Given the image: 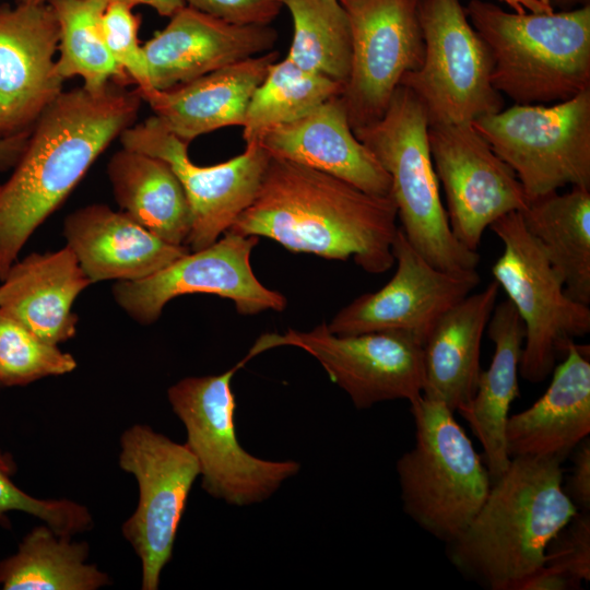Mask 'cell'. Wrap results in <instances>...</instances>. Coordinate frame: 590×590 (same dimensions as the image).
Listing matches in <instances>:
<instances>
[{
  "instance_id": "obj_1",
  "label": "cell",
  "mask_w": 590,
  "mask_h": 590,
  "mask_svg": "<svg viewBox=\"0 0 590 590\" xmlns=\"http://www.w3.org/2000/svg\"><path fill=\"white\" fill-rule=\"evenodd\" d=\"M142 102L137 88L111 81L98 91H63L39 116L0 184V281L97 157L135 123Z\"/></svg>"
},
{
  "instance_id": "obj_2",
  "label": "cell",
  "mask_w": 590,
  "mask_h": 590,
  "mask_svg": "<svg viewBox=\"0 0 590 590\" xmlns=\"http://www.w3.org/2000/svg\"><path fill=\"white\" fill-rule=\"evenodd\" d=\"M398 212L391 196L367 193L326 173L271 157L252 202L228 231L268 237L292 252L346 261L368 273L394 263Z\"/></svg>"
},
{
  "instance_id": "obj_3",
  "label": "cell",
  "mask_w": 590,
  "mask_h": 590,
  "mask_svg": "<svg viewBox=\"0 0 590 590\" xmlns=\"http://www.w3.org/2000/svg\"><path fill=\"white\" fill-rule=\"evenodd\" d=\"M577 512L564 489L560 461L514 457L467 529L448 544L449 559L489 590H518Z\"/></svg>"
},
{
  "instance_id": "obj_4",
  "label": "cell",
  "mask_w": 590,
  "mask_h": 590,
  "mask_svg": "<svg viewBox=\"0 0 590 590\" xmlns=\"http://www.w3.org/2000/svg\"><path fill=\"white\" fill-rule=\"evenodd\" d=\"M468 19L486 44L492 84L518 105H552L590 88V5L509 13L471 0Z\"/></svg>"
},
{
  "instance_id": "obj_5",
  "label": "cell",
  "mask_w": 590,
  "mask_h": 590,
  "mask_svg": "<svg viewBox=\"0 0 590 590\" xmlns=\"http://www.w3.org/2000/svg\"><path fill=\"white\" fill-rule=\"evenodd\" d=\"M428 126L421 102L399 85L385 115L353 132L390 176L400 228L410 244L438 269L476 270L479 252L463 246L450 228L430 155Z\"/></svg>"
},
{
  "instance_id": "obj_6",
  "label": "cell",
  "mask_w": 590,
  "mask_h": 590,
  "mask_svg": "<svg viewBox=\"0 0 590 590\" xmlns=\"http://www.w3.org/2000/svg\"><path fill=\"white\" fill-rule=\"evenodd\" d=\"M410 405L415 444L397 462L403 510L449 544L482 507L492 479L453 411L423 396Z\"/></svg>"
},
{
  "instance_id": "obj_7",
  "label": "cell",
  "mask_w": 590,
  "mask_h": 590,
  "mask_svg": "<svg viewBox=\"0 0 590 590\" xmlns=\"http://www.w3.org/2000/svg\"><path fill=\"white\" fill-rule=\"evenodd\" d=\"M245 363L243 359L221 375L182 378L167 391L172 410L185 426L186 446L199 463L202 488L234 506L269 498L300 469L293 460L255 457L239 444L231 384Z\"/></svg>"
},
{
  "instance_id": "obj_8",
  "label": "cell",
  "mask_w": 590,
  "mask_h": 590,
  "mask_svg": "<svg viewBox=\"0 0 590 590\" xmlns=\"http://www.w3.org/2000/svg\"><path fill=\"white\" fill-rule=\"evenodd\" d=\"M489 228L504 247L492 267L494 281L524 327L519 375L538 384L550 376L574 339L590 332V308L566 294L562 278L520 212L503 215Z\"/></svg>"
},
{
  "instance_id": "obj_9",
  "label": "cell",
  "mask_w": 590,
  "mask_h": 590,
  "mask_svg": "<svg viewBox=\"0 0 590 590\" xmlns=\"http://www.w3.org/2000/svg\"><path fill=\"white\" fill-rule=\"evenodd\" d=\"M472 126L515 172L530 200L565 186L590 189V88L552 105H518Z\"/></svg>"
},
{
  "instance_id": "obj_10",
  "label": "cell",
  "mask_w": 590,
  "mask_h": 590,
  "mask_svg": "<svg viewBox=\"0 0 590 590\" xmlns=\"http://www.w3.org/2000/svg\"><path fill=\"white\" fill-rule=\"evenodd\" d=\"M425 55L400 82L423 105L429 125L472 123L504 108L492 84L489 50L460 0H420Z\"/></svg>"
},
{
  "instance_id": "obj_11",
  "label": "cell",
  "mask_w": 590,
  "mask_h": 590,
  "mask_svg": "<svg viewBox=\"0 0 590 590\" xmlns=\"http://www.w3.org/2000/svg\"><path fill=\"white\" fill-rule=\"evenodd\" d=\"M118 464L134 476L139 499L121 532L141 562V589L157 590L172 559L178 527L199 463L186 446L144 424L125 429Z\"/></svg>"
},
{
  "instance_id": "obj_12",
  "label": "cell",
  "mask_w": 590,
  "mask_h": 590,
  "mask_svg": "<svg viewBox=\"0 0 590 590\" xmlns=\"http://www.w3.org/2000/svg\"><path fill=\"white\" fill-rule=\"evenodd\" d=\"M283 345L299 347L315 357L358 410L390 400L412 402L422 396L423 345L408 333L338 335L322 322L309 331L288 329L284 334L266 333L246 358Z\"/></svg>"
},
{
  "instance_id": "obj_13",
  "label": "cell",
  "mask_w": 590,
  "mask_h": 590,
  "mask_svg": "<svg viewBox=\"0 0 590 590\" xmlns=\"http://www.w3.org/2000/svg\"><path fill=\"white\" fill-rule=\"evenodd\" d=\"M339 1L352 38L351 70L340 96L355 130L379 120L402 76L423 63L420 0Z\"/></svg>"
},
{
  "instance_id": "obj_14",
  "label": "cell",
  "mask_w": 590,
  "mask_h": 590,
  "mask_svg": "<svg viewBox=\"0 0 590 590\" xmlns=\"http://www.w3.org/2000/svg\"><path fill=\"white\" fill-rule=\"evenodd\" d=\"M257 236L231 231L213 244L188 251L161 271L139 281L117 282L113 296L135 322H155L167 303L187 294H212L228 298L240 315L272 309L282 311L286 298L266 287L255 275L250 253Z\"/></svg>"
},
{
  "instance_id": "obj_15",
  "label": "cell",
  "mask_w": 590,
  "mask_h": 590,
  "mask_svg": "<svg viewBox=\"0 0 590 590\" xmlns=\"http://www.w3.org/2000/svg\"><path fill=\"white\" fill-rule=\"evenodd\" d=\"M428 144L450 228L463 246L477 251L486 228L528 206L523 187L472 123L429 125Z\"/></svg>"
},
{
  "instance_id": "obj_16",
  "label": "cell",
  "mask_w": 590,
  "mask_h": 590,
  "mask_svg": "<svg viewBox=\"0 0 590 590\" xmlns=\"http://www.w3.org/2000/svg\"><path fill=\"white\" fill-rule=\"evenodd\" d=\"M123 148L167 162L186 192L191 228L186 244L202 249L227 232L252 202L270 160L258 141L246 143L244 153L226 162L196 165L188 155L189 143L168 131L154 116L134 123L120 134Z\"/></svg>"
},
{
  "instance_id": "obj_17",
  "label": "cell",
  "mask_w": 590,
  "mask_h": 590,
  "mask_svg": "<svg viewBox=\"0 0 590 590\" xmlns=\"http://www.w3.org/2000/svg\"><path fill=\"white\" fill-rule=\"evenodd\" d=\"M397 269L381 288L344 306L327 323L338 335L398 331L422 345L452 306L480 284L476 270L446 271L430 264L399 227L392 244Z\"/></svg>"
},
{
  "instance_id": "obj_18",
  "label": "cell",
  "mask_w": 590,
  "mask_h": 590,
  "mask_svg": "<svg viewBox=\"0 0 590 590\" xmlns=\"http://www.w3.org/2000/svg\"><path fill=\"white\" fill-rule=\"evenodd\" d=\"M59 26L48 3L0 4V139L30 131L63 92Z\"/></svg>"
},
{
  "instance_id": "obj_19",
  "label": "cell",
  "mask_w": 590,
  "mask_h": 590,
  "mask_svg": "<svg viewBox=\"0 0 590 590\" xmlns=\"http://www.w3.org/2000/svg\"><path fill=\"white\" fill-rule=\"evenodd\" d=\"M278 37L270 25L234 24L185 4L142 45L150 84L162 91L184 85L271 51Z\"/></svg>"
},
{
  "instance_id": "obj_20",
  "label": "cell",
  "mask_w": 590,
  "mask_h": 590,
  "mask_svg": "<svg viewBox=\"0 0 590 590\" xmlns=\"http://www.w3.org/2000/svg\"><path fill=\"white\" fill-rule=\"evenodd\" d=\"M257 141L271 157L326 173L370 194L391 196L390 176L355 137L340 95L267 130Z\"/></svg>"
},
{
  "instance_id": "obj_21",
  "label": "cell",
  "mask_w": 590,
  "mask_h": 590,
  "mask_svg": "<svg viewBox=\"0 0 590 590\" xmlns=\"http://www.w3.org/2000/svg\"><path fill=\"white\" fill-rule=\"evenodd\" d=\"M67 246L93 283L145 279L185 255V245L157 237L123 211L93 203L63 221Z\"/></svg>"
},
{
  "instance_id": "obj_22",
  "label": "cell",
  "mask_w": 590,
  "mask_h": 590,
  "mask_svg": "<svg viewBox=\"0 0 590 590\" xmlns=\"http://www.w3.org/2000/svg\"><path fill=\"white\" fill-rule=\"evenodd\" d=\"M544 393L528 409L508 417L505 439L510 458L533 457L563 462L590 433L589 346L571 342L552 370Z\"/></svg>"
},
{
  "instance_id": "obj_23",
  "label": "cell",
  "mask_w": 590,
  "mask_h": 590,
  "mask_svg": "<svg viewBox=\"0 0 590 590\" xmlns=\"http://www.w3.org/2000/svg\"><path fill=\"white\" fill-rule=\"evenodd\" d=\"M279 55L271 50L247 58L169 90L137 91L168 131L190 143L204 133L243 126L253 92Z\"/></svg>"
},
{
  "instance_id": "obj_24",
  "label": "cell",
  "mask_w": 590,
  "mask_h": 590,
  "mask_svg": "<svg viewBox=\"0 0 590 590\" xmlns=\"http://www.w3.org/2000/svg\"><path fill=\"white\" fill-rule=\"evenodd\" d=\"M0 282V314L55 345L75 335L73 304L92 282L67 245L17 259Z\"/></svg>"
},
{
  "instance_id": "obj_25",
  "label": "cell",
  "mask_w": 590,
  "mask_h": 590,
  "mask_svg": "<svg viewBox=\"0 0 590 590\" xmlns=\"http://www.w3.org/2000/svg\"><path fill=\"white\" fill-rule=\"evenodd\" d=\"M499 286L493 280L446 311L423 343L422 396L453 412L473 398L481 374V343Z\"/></svg>"
},
{
  "instance_id": "obj_26",
  "label": "cell",
  "mask_w": 590,
  "mask_h": 590,
  "mask_svg": "<svg viewBox=\"0 0 590 590\" xmlns=\"http://www.w3.org/2000/svg\"><path fill=\"white\" fill-rule=\"evenodd\" d=\"M486 329L495 344L491 365L481 370L473 398L458 412L481 442L493 482L505 472L511 459L505 429L510 405L519 396L524 327L511 302L505 299L495 305Z\"/></svg>"
},
{
  "instance_id": "obj_27",
  "label": "cell",
  "mask_w": 590,
  "mask_h": 590,
  "mask_svg": "<svg viewBox=\"0 0 590 590\" xmlns=\"http://www.w3.org/2000/svg\"><path fill=\"white\" fill-rule=\"evenodd\" d=\"M107 176L121 211L163 240L186 244L190 205L167 162L122 146L109 158Z\"/></svg>"
},
{
  "instance_id": "obj_28",
  "label": "cell",
  "mask_w": 590,
  "mask_h": 590,
  "mask_svg": "<svg viewBox=\"0 0 590 590\" xmlns=\"http://www.w3.org/2000/svg\"><path fill=\"white\" fill-rule=\"evenodd\" d=\"M564 282L566 294L590 305V189L571 187L529 201L520 212Z\"/></svg>"
},
{
  "instance_id": "obj_29",
  "label": "cell",
  "mask_w": 590,
  "mask_h": 590,
  "mask_svg": "<svg viewBox=\"0 0 590 590\" xmlns=\"http://www.w3.org/2000/svg\"><path fill=\"white\" fill-rule=\"evenodd\" d=\"M86 542L56 533L43 523L19 543L15 553L0 560L3 590H97L110 576L88 564Z\"/></svg>"
},
{
  "instance_id": "obj_30",
  "label": "cell",
  "mask_w": 590,
  "mask_h": 590,
  "mask_svg": "<svg viewBox=\"0 0 590 590\" xmlns=\"http://www.w3.org/2000/svg\"><path fill=\"white\" fill-rule=\"evenodd\" d=\"M109 0H49L59 26L57 71L63 80L79 76L83 87L98 91L111 81L129 80L111 57L102 16Z\"/></svg>"
},
{
  "instance_id": "obj_31",
  "label": "cell",
  "mask_w": 590,
  "mask_h": 590,
  "mask_svg": "<svg viewBox=\"0 0 590 590\" xmlns=\"http://www.w3.org/2000/svg\"><path fill=\"white\" fill-rule=\"evenodd\" d=\"M293 21L286 56L299 68L341 84L347 81L352 38L347 14L339 0H283Z\"/></svg>"
},
{
  "instance_id": "obj_32",
  "label": "cell",
  "mask_w": 590,
  "mask_h": 590,
  "mask_svg": "<svg viewBox=\"0 0 590 590\" xmlns=\"http://www.w3.org/2000/svg\"><path fill=\"white\" fill-rule=\"evenodd\" d=\"M344 85L306 71L286 57L275 61L248 104L243 137L257 141L267 130L297 120L328 99L342 94Z\"/></svg>"
},
{
  "instance_id": "obj_33",
  "label": "cell",
  "mask_w": 590,
  "mask_h": 590,
  "mask_svg": "<svg viewBox=\"0 0 590 590\" xmlns=\"http://www.w3.org/2000/svg\"><path fill=\"white\" fill-rule=\"evenodd\" d=\"M75 358L0 314V386H26L76 368Z\"/></svg>"
},
{
  "instance_id": "obj_34",
  "label": "cell",
  "mask_w": 590,
  "mask_h": 590,
  "mask_svg": "<svg viewBox=\"0 0 590 590\" xmlns=\"http://www.w3.org/2000/svg\"><path fill=\"white\" fill-rule=\"evenodd\" d=\"M16 463L0 449V524L8 527V514L24 512L39 519L61 535L73 536L93 528V516L84 505L69 498L43 499L24 492L13 482Z\"/></svg>"
},
{
  "instance_id": "obj_35",
  "label": "cell",
  "mask_w": 590,
  "mask_h": 590,
  "mask_svg": "<svg viewBox=\"0 0 590 590\" xmlns=\"http://www.w3.org/2000/svg\"><path fill=\"white\" fill-rule=\"evenodd\" d=\"M133 8L118 0H109L102 16V27L107 48L139 91L152 87L143 46L140 45V16Z\"/></svg>"
},
{
  "instance_id": "obj_36",
  "label": "cell",
  "mask_w": 590,
  "mask_h": 590,
  "mask_svg": "<svg viewBox=\"0 0 590 590\" xmlns=\"http://www.w3.org/2000/svg\"><path fill=\"white\" fill-rule=\"evenodd\" d=\"M543 565L565 573L578 583L590 580V514L578 510L556 534L545 552Z\"/></svg>"
},
{
  "instance_id": "obj_37",
  "label": "cell",
  "mask_w": 590,
  "mask_h": 590,
  "mask_svg": "<svg viewBox=\"0 0 590 590\" xmlns=\"http://www.w3.org/2000/svg\"><path fill=\"white\" fill-rule=\"evenodd\" d=\"M186 5L240 25H270L283 0H184Z\"/></svg>"
},
{
  "instance_id": "obj_38",
  "label": "cell",
  "mask_w": 590,
  "mask_h": 590,
  "mask_svg": "<svg viewBox=\"0 0 590 590\" xmlns=\"http://www.w3.org/2000/svg\"><path fill=\"white\" fill-rule=\"evenodd\" d=\"M571 474L564 489L578 510H590V439L585 438L574 450Z\"/></svg>"
},
{
  "instance_id": "obj_39",
  "label": "cell",
  "mask_w": 590,
  "mask_h": 590,
  "mask_svg": "<svg viewBox=\"0 0 590 590\" xmlns=\"http://www.w3.org/2000/svg\"><path fill=\"white\" fill-rule=\"evenodd\" d=\"M580 583L563 571L543 565L527 577L518 590H568L580 588Z\"/></svg>"
},
{
  "instance_id": "obj_40",
  "label": "cell",
  "mask_w": 590,
  "mask_h": 590,
  "mask_svg": "<svg viewBox=\"0 0 590 590\" xmlns=\"http://www.w3.org/2000/svg\"><path fill=\"white\" fill-rule=\"evenodd\" d=\"M31 130L0 139V173L8 172L16 165L26 148Z\"/></svg>"
},
{
  "instance_id": "obj_41",
  "label": "cell",
  "mask_w": 590,
  "mask_h": 590,
  "mask_svg": "<svg viewBox=\"0 0 590 590\" xmlns=\"http://www.w3.org/2000/svg\"><path fill=\"white\" fill-rule=\"evenodd\" d=\"M134 8L137 5H148L154 9L160 15L170 17L186 3L184 0H118Z\"/></svg>"
},
{
  "instance_id": "obj_42",
  "label": "cell",
  "mask_w": 590,
  "mask_h": 590,
  "mask_svg": "<svg viewBox=\"0 0 590 590\" xmlns=\"http://www.w3.org/2000/svg\"><path fill=\"white\" fill-rule=\"evenodd\" d=\"M507 3L515 13H552L554 7L550 0H500Z\"/></svg>"
},
{
  "instance_id": "obj_43",
  "label": "cell",
  "mask_w": 590,
  "mask_h": 590,
  "mask_svg": "<svg viewBox=\"0 0 590 590\" xmlns=\"http://www.w3.org/2000/svg\"><path fill=\"white\" fill-rule=\"evenodd\" d=\"M15 1H16V4L37 5V4L48 3L49 0H15Z\"/></svg>"
},
{
  "instance_id": "obj_44",
  "label": "cell",
  "mask_w": 590,
  "mask_h": 590,
  "mask_svg": "<svg viewBox=\"0 0 590 590\" xmlns=\"http://www.w3.org/2000/svg\"><path fill=\"white\" fill-rule=\"evenodd\" d=\"M586 0H550V2L552 3V5L554 3L556 4H559V5H567V4H571L574 2H585Z\"/></svg>"
}]
</instances>
